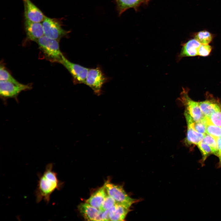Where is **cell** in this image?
<instances>
[{"label":"cell","instance_id":"44dd1931","mask_svg":"<svg viewBox=\"0 0 221 221\" xmlns=\"http://www.w3.org/2000/svg\"><path fill=\"white\" fill-rule=\"evenodd\" d=\"M202 155L201 163L203 165L207 158L212 152L209 146L203 140L197 145Z\"/></svg>","mask_w":221,"mask_h":221},{"label":"cell","instance_id":"d4e9b609","mask_svg":"<svg viewBox=\"0 0 221 221\" xmlns=\"http://www.w3.org/2000/svg\"><path fill=\"white\" fill-rule=\"evenodd\" d=\"M116 204L115 200L108 194L107 195L100 210L104 211L111 208Z\"/></svg>","mask_w":221,"mask_h":221},{"label":"cell","instance_id":"cb8c5ba5","mask_svg":"<svg viewBox=\"0 0 221 221\" xmlns=\"http://www.w3.org/2000/svg\"><path fill=\"white\" fill-rule=\"evenodd\" d=\"M206 134L216 139L221 137V127L210 123L206 124Z\"/></svg>","mask_w":221,"mask_h":221},{"label":"cell","instance_id":"484cf974","mask_svg":"<svg viewBox=\"0 0 221 221\" xmlns=\"http://www.w3.org/2000/svg\"><path fill=\"white\" fill-rule=\"evenodd\" d=\"M212 49V47L208 45L201 44L198 52V56L205 57L209 55Z\"/></svg>","mask_w":221,"mask_h":221},{"label":"cell","instance_id":"9a60e30c","mask_svg":"<svg viewBox=\"0 0 221 221\" xmlns=\"http://www.w3.org/2000/svg\"><path fill=\"white\" fill-rule=\"evenodd\" d=\"M130 211V208L116 204L110 208V221L124 220Z\"/></svg>","mask_w":221,"mask_h":221},{"label":"cell","instance_id":"7402d4cb","mask_svg":"<svg viewBox=\"0 0 221 221\" xmlns=\"http://www.w3.org/2000/svg\"><path fill=\"white\" fill-rule=\"evenodd\" d=\"M0 80L10 82L17 85L21 83L17 81L3 66L1 65L0 68Z\"/></svg>","mask_w":221,"mask_h":221},{"label":"cell","instance_id":"7c38bea8","mask_svg":"<svg viewBox=\"0 0 221 221\" xmlns=\"http://www.w3.org/2000/svg\"><path fill=\"white\" fill-rule=\"evenodd\" d=\"M151 0H115L119 15L130 8L137 10L142 5H146Z\"/></svg>","mask_w":221,"mask_h":221},{"label":"cell","instance_id":"30bf717a","mask_svg":"<svg viewBox=\"0 0 221 221\" xmlns=\"http://www.w3.org/2000/svg\"><path fill=\"white\" fill-rule=\"evenodd\" d=\"M24 28L26 37L29 40L36 42L44 35L42 23L25 19Z\"/></svg>","mask_w":221,"mask_h":221},{"label":"cell","instance_id":"d6986e66","mask_svg":"<svg viewBox=\"0 0 221 221\" xmlns=\"http://www.w3.org/2000/svg\"><path fill=\"white\" fill-rule=\"evenodd\" d=\"M194 38L202 44L208 45L212 41L213 36L208 31L203 30L197 33Z\"/></svg>","mask_w":221,"mask_h":221},{"label":"cell","instance_id":"ffe728a7","mask_svg":"<svg viewBox=\"0 0 221 221\" xmlns=\"http://www.w3.org/2000/svg\"><path fill=\"white\" fill-rule=\"evenodd\" d=\"M203 141L209 146L212 154L218 157V151L216 139L211 135L206 134Z\"/></svg>","mask_w":221,"mask_h":221},{"label":"cell","instance_id":"5b68a950","mask_svg":"<svg viewBox=\"0 0 221 221\" xmlns=\"http://www.w3.org/2000/svg\"><path fill=\"white\" fill-rule=\"evenodd\" d=\"M107 78L99 67L89 69L85 84L90 87L97 96L102 93V87L107 81Z\"/></svg>","mask_w":221,"mask_h":221},{"label":"cell","instance_id":"4316f807","mask_svg":"<svg viewBox=\"0 0 221 221\" xmlns=\"http://www.w3.org/2000/svg\"><path fill=\"white\" fill-rule=\"evenodd\" d=\"M218 151V157L221 156V137L216 139Z\"/></svg>","mask_w":221,"mask_h":221},{"label":"cell","instance_id":"2e32d148","mask_svg":"<svg viewBox=\"0 0 221 221\" xmlns=\"http://www.w3.org/2000/svg\"><path fill=\"white\" fill-rule=\"evenodd\" d=\"M200 109L206 117H208L214 112L221 109L219 104L213 100H207L198 102Z\"/></svg>","mask_w":221,"mask_h":221},{"label":"cell","instance_id":"5bb4252c","mask_svg":"<svg viewBox=\"0 0 221 221\" xmlns=\"http://www.w3.org/2000/svg\"><path fill=\"white\" fill-rule=\"evenodd\" d=\"M106 192L104 184L102 187L94 192L88 199L86 200L85 202L100 210L107 195Z\"/></svg>","mask_w":221,"mask_h":221},{"label":"cell","instance_id":"8fae6325","mask_svg":"<svg viewBox=\"0 0 221 221\" xmlns=\"http://www.w3.org/2000/svg\"><path fill=\"white\" fill-rule=\"evenodd\" d=\"M201 44L195 38L191 39L182 44L181 51L177 56L178 60H180L184 57L198 56L199 49Z\"/></svg>","mask_w":221,"mask_h":221},{"label":"cell","instance_id":"603a6c76","mask_svg":"<svg viewBox=\"0 0 221 221\" xmlns=\"http://www.w3.org/2000/svg\"><path fill=\"white\" fill-rule=\"evenodd\" d=\"M205 123H210L221 127V109L213 113L208 117H205Z\"/></svg>","mask_w":221,"mask_h":221},{"label":"cell","instance_id":"9c48e42d","mask_svg":"<svg viewBox=\"0 0 221 221\" xmlns=\"http://www.w3.org/2000/svg\"><path fill=\"white\" fill-rule=\"evenodd\" d=\"M25 19L31 21L42 22L45 16L43 12L30 0H22Z\"/></svg>","mask_w":221,"mask_h":221},{"label":"cell","instance_id":"277c9868","mask_svg":"<svg viewBox=\"0 0 221 221\" xmlns=\"http://www.w3.org/2000/svg\"><path fill=\"white\" fill-rule=\"evenodd\" d=\"M44 35L58 41L66 37L69 32L64 29L58 20L45 16L42 22Z\"/></svg>","mask_w":221,"mask_h":221},{"label":"cell","instance_id":"ba28073f","mask_svg":"<svg viewBox=\"0 0 221 221\" xmlns=\"http://www.w3.org/2000/svg\"><path fill=\"white\" fill-rule=\"evenodd\" d=\"M31 88L28 84H21L17 85L10 82L0 80V94L4 99L16 98L22 91L30 89Z\"/></svg>","mask_w":221,"mask_h":221},{"label":"cell","instance_id":"ac0fdd59","mask_svg":"<svg viewBox=\"0 0 221 221\" xmlns=\"http://www.w3.org/2000/svg\"><path fill=\"white\" fill-rule=\"evenodd\" d=\"M184 115L187 126L190 127L199 133L204 134H206V125L203 121L198 122L194 120L185 110Z\"/></svg>","mask_w":221,"mask_h":221},{"label":"cell","instance_id":"7a4b0ae2","mask_svg":"<svg viewBox=\"0 0 221 221\" xmlns=\"http://www.w3.org/2000/svg\"><path fill=\"white\" fill-rule=\"evenodd\" d=\"M59 41L44 35L36 42L47 59L59 63L63 55L60 51Z\"/></svg>","mask_w":221,"mask_h":221},{"label":"cell","instance_id":"6da1fadb","mask_svg":"<svg viewBox=\"0 0 221 221\" xmlns=\"http://www.w3.org/2000/svg\"><path fill=\"white\" fill-rule=\"evenodd\" d=\"M53 165L47 164L42 174H39V180L35 192L36 201L37 203L44 200L48 204L52 194L56 190H60L62 183L58 179L57 174L53 170Z\"/></svg>","mask_w":221,"mask_h":221},{"label":"cell","instance_id":"4fadbf2b","mask_svg":"<svg viewBox=\"0 0 221 221\" xmlns=\"http://www.w3.org/2000/svg\"><path fill=\"white\" fill-rule=\"evenodd\" d=\"M78 210L86 220L96 221L101 211L85 202L82 203L78 206Z\"/></svg>","mask_w":221,"mask_h":221},{"label":"cell","instance_id":"8992f818","mask_svg":"<svg viewBox=\"0 0 221 221\" xmlns=\"http://www.w3.org/2000/svg\"><path fill=\"white\" fill-rule=\"evenodd\" d=\"M59 63L63 65L71 74L74 83L85 84L89 68L70 61L64 55Z\"/></svg>","mask_w":221,"mask_h":221},{"label":"cell","instance_id":"e0dca14e","mask_svg":"<svg viewBox=\"0 0 221 221\" xmlns=\"http://www.w3.org/2000/svg\"><path fill=\"white\" fill-rule=\"evenodd\" d=\"M205 134L199 133L187 126L186 137L185 142L188 145L193 144L197 145L203 140Z\"/></svg>","mask_w":221,"mask_h":221},{"label":"cell","instance_id":"3957f363","mask_svg":"<svg viewBox=\"0 0 221 221\" xmlns=\"http://www.w3.org/2000/svg\"><path fill=\"white\" fill-rule=\"evenodd\" d=\"M105 188L108 194L115 200L116 204L130 208L137 200L129 196L122 186L114 184L109 180L105 183Z\"/></svg>","mask_w":221,"mask_h":221},{"label":"cell","instance_id":"83f0119b","mask_svg":"<svg viewBox=\"0 0 221 221\" xmlns=\"http://www.w3.org/2000/svg\"><path fill=\"white\" fill-rule=\"evenodd\" d=\"M219 167H221V156L219 157Z\"/></svg>","mask_w":221,"mask_h":221},{"label":"cell","instance_id":"52a82bcc","mask_svg":"<svg viewBox=\"0 0 221 221\" xmlns=\"http://www.w3.org/2000/svg\"><path fill=\"white\" fill-rule=\"evenodd\" d=\"M188 93L187 89L183 88L180 98V101L185 106V110L194 120L198 122L203 121L205 117L200 109L198 102L192 99L189 96Z\"/></svg>","mask_w":221,"mask_h":221}]
</instances>
